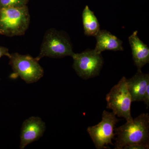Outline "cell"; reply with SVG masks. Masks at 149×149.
I'll return each instance as SVG.
<instances>
[{
    "label": "cell",
    "instance_id": "9a60e30c",
    "mask_svg": "<svg viewBox=\"0 0 149 149\" xmlns=\"http://www.w3.org/2000/svg\"><path fill=\"white\" fill-rule=\"evenodd\" d=\"M142 101L144 102L147 105V108H148L149 106V85L148 86L146 90Z\"/></svg>",
    "mask_w": 149,
    "mask_h": 149
},
{
    "label": "cell",
    "instance_id": "8fae6325",
    "mask_svg": "<svg viewBox=\"0 0 149 149\" xmlns=\"http://www.w3.org/2000/svg\"><path fill=\"white\" fill-rule=\"evenodd\" d=\"M95 37L97 43L94 50L98 53L106 50H123L122 41L107 30H100Z\"/></svg>",
    "mask_w": 149,
    "mask_h": 149
},
{
    "label": "cell",
    "instance_id": "8992f818",
    "mask_svg": "<svg viewBox=\"0 0 149 149\" xmlns=\"http://www.w3.org/2000/svg\"><path fill=\"white\" fill-rule=\"evenodd\" d=\"M113 113L104 110L102 120L98 124L88 127L87 131L91 136L96 148H107L109 145H113L112 140L114 139L115 126L119 120Z\"/></svg>",
    "mask_w": 149,
    "mask_h": 149
},
{
    "label": "cell",
    "instance_id": "5bb4252c",
    "mask_svg": "<svg viewBox=\"0 0 149 149\" xmlns=\"http://www.w3.org/2000/svg\"><path fill=\"white\" fill-rule=\"evenodd\" d=\"M149 148V144H138L126 146L123 149H148Z\"/></svg>",
    "mask_w": 149,
    "mask_h": 149
},
{
    "label": "cell",
    "instance_id": "277c9868",
    "mask_svg": "<svg viewBox=\"0 0 149 149\" xmlns=\"http://www.w3.org/2000/svg\"><path fill=\"white\" fill-rule=\"evenodd\" d=\"M106 100L107 108L119 117L125 118L127 122L133 121L130 112L132 98L128 91L127 79L123 77L118 84L107 94Z\"/></svg>",
    "mask_w": 149,
    "mask_h": 149
},
{
    "label": "cell",
    "instance_id": "52a82bcc",
    "mask_svg": "<svg viewBox=\"0 0 149 149\" xmlns=\"http://www.w3.org/2000/svg\"><path fill=\"white\" fill-rule=\"evenodd\" d=\"M72 57L73 68L80 77L87 79L98 75L103 62L101 54L88 49L81 53H74Z\"/></svg>",
    "mask_w": 149,
    "mask_h": 149
},
{
    "label": "cell",
    "instance_id": "3957f363",
    "mask_svg": "<svg viewBox=\"0 0 149 149\" xmlns=\"http://www.w3.org/2000/svg\"><path fill=\"white\" fill-rule=\"evenodd\" d=\"M74 54L67 36L63 32L51 28L45 33L40 54L35 58L39 61L44 57L61 58L66 56L72 57Z\"/></svg>",
    "mask_w": 149,
    "mask_h": 149
},
{
    "label": "cell",
    "instance_id": "7c38bea8",
    "mask_svg": "<svg viewBox=\"0 0 149 149\" xmlns=\"http://www.w3.org/2000/svg\"><path fill=\"white\" fill-rule=\"evenodd\" d=\"M84 33L88 36H95L100 30L98 20L94 12L86 6L82 13Z\"/></svg>",
    "mask_w": 149,
    "mask_h": 149
},
{
    "label": "cell",
    "instance_id": "5b68a950",
    "mask_svg": "<svg viewBox=\"0 0 149 149\" xmlns=\"http://www.w3.org/2000/svg\"><path fill=\"white\" fill-rule=\"evenodd\" d=\"M9 58L13 71L12 75L20 77L28 84L37 82L44 75V70L39 61L32 56L15 53L10 54Z\"/></svg>",
    "mask_w": 149,
    "mask_h": 149
},
{
    "label": "cell",
    "instance_id": "30bf717a",
    "mask_svg": "<svg viewBox=\"0 0 149 149\" xmlns=\"http://www.w3.org/2000/svg\"><path fill=\"white\" fill-rule=\"evenodd\" d=\"M127 83L132 102L142 101L146 90L149 85V74H144L141 70L138 69V72L133 77L127 79Z\"/></svg>",
    "mask_w": 149,
    "mask_h": 149
},
{
    "label": "cell",
    "instance_id": "6da1fadb",
    "mask_svg": "<svg viewBox=\"0 0 149 149\" xmlns=\"http://www.w3.org/2000/svg\"><path fill=\"white\" fill-rule=\"evenodd\" d=\"M117 136L115 149H123L126 146L149 143V116L142 113L131 122H126L114 129Z\"/></svg>",
    "mask_w": 149,
    "mask_h": 149
},
{
    "label": "cell",
    "instance_id": "9c48e42d",
    "mask_svg": "<svg viewBox=\"0 0 149 149\" xmlns=\"http://www.w3.org/2000/svg\"><path fill=\"white\" fill-rule=\"evenodd\" d=\"M132 49L133 61L139 70L149 62V48L138 36V31L133 32L128 38Z\"/></svg>",
    "mask_w": 149,
    "mask_h": 149
},
{
    "label": "cell",
    "instance_id": "2e32d148",
    "mask_svg": "<svg viewBox=\"0 0 149 149\" xmlns=\"http://www.w3.org/2000/svg\"><path fill=\"white\" fill-rule=\"evenodd\" d=\"M10 55L7 48L0 46V58L3 56H7L9 58Z\"/></svg>",
    "mask_w": 149,
    "mask_h": 149
},
{
    "label": "cell",
    "instance_id": "ba28073f",
    "mask_svg": "<svg viewBox=\"0 0 149 149\" xmlns=\"http://www.w3.org/2000/svg\"><path fill=\"white\" fill-rule=\"evenodd\" d=\"M46 128L45 123L40 117L32 116L24 120L22 126L20 149H24L42 137Z\"/></svg>",
    "mask_w": 149,
    "mask_h": 149
},
{
    "label": "cell",
    "instance_id": "4fadbf2b",
    "mask_svg": "<svg viewBox=\"0 0 149 149\" xmlns=\"http://www.w3.org/2000/svg\"><path fill=\"white\" fill-rule=\"evenodd\" d=\"M29 0H0V9L20 8L27 6Z\"/></svg>",
    "mask_w": 149,
    "mask_h": 149
},
{
    "label": "cell",
    "instance_id": "7a4b0ae2",
    "mask_svg": "<svg viewBox=\"0 0 149 149\" xmlns=\"http://www.w3.org/2000/svg\"><path fill=\"white\" fill-rule=\"evenodd\" d=\"M30 20L27 6L0 9V34L10 37L24 35Z\"/></svg>",
    "mask_w": 149,
    "mask_h": 149
}]
</instances>
